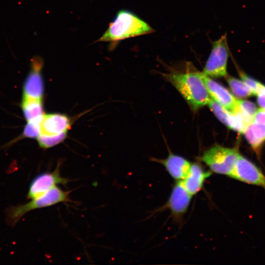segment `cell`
I'll use <instances>...</instances> for the list:
<instances>
[{"label": "cell", "instance_id": "1", "mask_svg": "<svg viewBox=\"0 0 265 265\" xmlns=\"http://www.w3.org/2000/svg\"><path fill=\"white\" fill-rule=\"evenodd\" d=\"M151 27L132 12L120 10L99 42L117 43L121 40L153 32Z\"/></svg>", "mask_w": 265, "mask_h": 265}, {"label": "cell", "instance_id": "2", "mask_svg": "<svg viewBox=\"0 0 265 265\" xmlns=\"http://www.w3.org/2000/svg\"><path fill=\"white\" fill-rule=\"evenodd\" d=\"M165 76L193 109L196 110L208 104L211 98L201 73H176Z\"/></svg>", "mask_w": 265, "mask_h": 265}, {"label": "cell", "instance_id": "3", "mask_svg": "<svg viewBox=\"0 0 265 265\" xmlns=\"http://www.w3.org/2000/svg\"><path fill=\"white\" fill-rule=\"evenodd\" d=\"M70 191H64L55 186L42 195L26 203L10 206L6 210L7 221L14 226L27 212L37 209L44 208L60 203L70 202Z\"/></svg>", "mask_w": 265, "mask_h": 265}, {"label": "cell", "instance_id": "4", "mask_svg": "<svg viewBox=\"0 0 265 265\" xmlns=\"http://www.w3.org/2000/svg\"><path fill=\"white\" fill-rule=\"evenodd\" d=\"M239 155L236 148L215 145L204 153L201 159L212 172L229 176Z\"/></svg>", "mask_w": 265, "mask_h": 265}, {"label": "cell", "instance_id": "5", "mask_svg": "<svg viewBox=\"0 0 265 265\" xmlns=\"http://www.w3.org/2000/svg\"><path fill=\"white\" fill-rule=\"evenodd\" d=\"M229 55L225 34L212 43L211 52L202 73L207 76L213 78L226 76Z\"/></svg>", "mask_w": 265, "mask_h": 265}, {"label": "cell", "instance_id": "6", "mask_svg": "<svg viewBox=\"0 0 265 265\" xmlns=\"http://www.w3.org/2000/svg\"><path fill=\"white\" fill-rule=\"evenodd\" d=\"M229 177L247 184L261 187L265 190V175L255 164L240 155Z\"/></svg>", "mask_w": 265, "mask_h": 265}, {"label": "cell", "instance_id": "7", "mask_svg": "<svg viewBox=\"0 0 265 265\" xmlns=\"http://www.w3.org/2000/svg\"><path fill=\"white\" fill-rule=\"evenodd\" d=\"M60 167L59 163L53 171L43 172L36 176L29 185L27 198H36L58 185H66L70 180L61 176Z\"/></svg>", "mask_w": 265, "mask_h": 265}, {"label": "cell", "instance_id": "8", "mask_svg": "<svg viewBox=\"0 0 265 265\" xmlns=\"http://www.w3.org/2000/svg\"><path fill=\"white\" fill-rule=\"evenodd\" d=\"M43 65L42 59L34 57L31 60V70L25 79L23 86V97L42 100L44 95V82L41 74Z\"/></svg>", "mask_w": 265, "mask_h": 265}, {"label": "cell", "instance_id": "9", "mask_svg": "<svg viewBox=\"0 0 265 265\" xmlns=\"http://www.w3.org/2000/svg\"><path fill=\"white\" fill-rule=\"evenodd\" d=\"M192 196L185 187L182 181H178L173 187L165 207L170 211L174 217L180 218L187 211Z\"/></svg>", "mask_w": 265, "mask_h": 265}, {"label": "cell", "instance_id": "10", "mask_svg": "<svg viewBox=\"0 0 265 265\" xmlns=\"http://www.w3.org/2000/svg\"><path fill=\"white\" fill-rule=\"evenodd\" d=\"M201 75L209 95L212 99L229 111L235 113L238 99L220 83L205 75L202 72Z\"/></svg>", "mask_w": 265, "mask_h": 265}, {"label": "cell", "instance_id": "11", "mask_svg": "<svg viewBox=\"0 0 265 265\" xmlns=\"http://www.w3.org/2000/svg\"><path fill=\"white\" fill-rule=\"evenodd\" d=\"M208 105L216 117L229 128L243 133L248 125L238 112L232 113L210 98Z\"/></svg>", "mask_w": 265, "mask_h": 265}, {"label": "cell", "instance_id": "12", "mask_svg": "<svg viewBox=\"0 0 265 265\" xmlns=\"http://www.w3.org/2000/svg\"><path fill=\"white\" fill-rule=\"evenodd\" d=\"M71 128L69 118L60 113H51L43 115L40 124V133L54 135L67 132Z\"/></svg>", "mask_w": 265, "mask_h": 265}, {"label": "cell", "instance_id": "13", "mask_svg": "<svg viewBox=\"0 0 265 265\" xmlns=\"http://www.w3.org/2000/svg\"><path fill=\"white\" fill-rule=\"evenodd\" d=\"M211 175V172L205 171L200 164L195 163L191 164L188 173L182 181L187 191L193 195L201 190Z\"/></svg>", "mask_w": 265, "mask_h": 265}, {"label": "cell", "instance_id": "14", "mask_svg": "<svg viewBox=\"0 0 265 265\" xmlns=\"http://www.w3.org/2000/svg\"><path fill=\"white\" fill-rule=\"evenodd\" d=\"M159 162L165 167L169 174L178 181L183 180L190 169L191 163L185 158L178 155L170 154Z\"/></svg>", "mask_w": 265, "mask_h": 265}, {"label": "cell", "instance_id": "15", "mask_svg": "<svg viewBox=\"0 0 265 265\" xmlns=\"http://www.w3.org/2000/svg\"><path fill=\"white\" fill-rule=\"evenodd\" d=\"M243 133L251 147L259 156L261 147L265 141V124L253 121L246 127Z\"/></svg>", "mask_w": 265, "mask_h": 265}, {"label": "cell", "instance_id": "16", "mask_svg": "<svg viewBox=\"0 0 265 265\" xmlns=\"http://www.w3.org/2000/svg\"><path fill=\"white\" fill-rule=\"evenodd\" d=\"M21 106L24 117L27 122L44 115L42 100L33 99L23 97Z\"/></svg>", "mask_w": 265, "mask_h": 265}, {"label": "cell", "instance_id": "17", "mask_svg": "<svg viewBox=\"0 0 265 265\" xmlns=\"http://www.w3.org/2000/svg\"><path fill=\"white\" fill-rule=\"evenodd\" d=\"M257 110L253 103L247 100H238L235 112L240 114L248 125L253 122Z\"/></svg>", "mask_w": 265, "mask_h": 265}, {"label": "cell", "instance_id": "18", "mask_svg": "<svg viewBox=\"0 0 265 265\" xmlns=\"http://www.w3.org/2000/svg\"><path fill=\"white\" fill-rule=\"evenodd\" d=\"M233 94L238 98H245L254 95L252 91L242 81L233 77L227 79Z\"/></svg>", "mask_w": 265, "mask_h": 265}, {"label": "cell", "instance_id": "19", "mask_svg": "<svg viewBox=\"0 0 265 265\" xmlns=\"http://www.w3.org/2000/svg\"><path fill=\"white\" fill-rule=\"evenodd\" d=\"M67 132L54 135L40 134L37 138L39 146L43 149L52 147L62 142L66 138Z\"/></svg>", "mask_w": 265, "mask_h": 265}, {"label": "cell", "instance_id": "20", "mask_svg": "<svg viewBox=\"0 0 265 265\" xmlns=\"http://www.w3.org/2000/svg\"><path fill=\"white\" fill-rule=\"evenodd\" d=\"M43 115L27 122L22 134L23 138L38 137L40 133V124Z\"/></svg>", "mask_w": 265, "mask_h": 265}, {"label": "cell", "instance_id": "21", "mask_svg": "<svg viewBox=\"0 0 265 265\" xmlns=\"http://www.w3.org/2000/svg\"><path fill=\"white\" fill-rule=\"evenodd\" d=\"M240 74L242 80L252 91L254 95L259 94L264 85L243 73L241 72Z\"/></svg>", "mask_w": 265, "mask_h": 265}, {"label": "cell", "instance_id": "22", "mask_svg": "<svg viewBox=\"0 0 265 265\" xmlns=\"http://www.w3.org/2000/svg\"><path fill=\"white\" fill-rule=\"evenodd\" d=\"M253 122L265 124V109H257L254 117Z\"/></svg>", "mask_w": 265, "mask_h": 265}, {"label": "cell", "instance_id": "23", "mask_svg": "<svg viewBox=\"0 0 265 265\" xmlns=\"http://www.w3.org/2000/svg\"><path fill=\"white\" fill-rule=\"evenodd\" d=\"M257 102L262 108L265 109V92L261 93L257 95Z\"/></svg>", "mask_w": 265, "mask_h": 265}]
</instances>
